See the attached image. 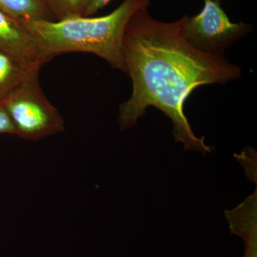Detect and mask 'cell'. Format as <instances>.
I'll list each match as a JSON object with an SVG mask.
<instances>
[{
	"instance_id": "obj_11",
	"label": "cell",
	"mask_w": 257,
	"mask_h": 257,
	"mask_svg": "<svg viewBox=\"0 0 257 257\" xmlns=\"http://www.w3.org/2000/svg\"><path fill=\"white\" fill-rule=\"evenodd\" d=\"M40 1L42 2V3H43V4L45 5V6H46L47 9L49 10V8H50L51 0H40Z\"/></svg>"
},
{
	"instance_id": "obj_10",
	"label": "cell",
	"mask_w": 257,
	"mask_h": 257,
	"mask_svg": "<svg viewBox=\"0 0 257 257\" xmlns=\"http://www.w3.org/2000/svg\"><path fill=\"white\" fill-rule=\"evenodd\" d=\"M111 0H89L83 17H90L106 6Z\"/></svg>"
},
{
	"instance_id": "obj_9",
	"label": "cell",
	"mask_w": 257,
	"mask_h": 257,
	"mask_svg": "<svg viewBox=\"0 0 257 257\" xmlns=\"http://www.w3.org/2000/svg\"><path fill=\"white\" fill-rule=\"evenodd\" d=\"M0 134L15 135L14 126L2 103H0Z\"/></svg>"
},
{
	"instance_id": "obj_8",
	"label": "cell",
	"mask_w": 257,
	"mask_h": 257,
	"mask_svg": "<svg viewBox=\"0 0 257 257\" xmlns=\"http://www.w3.org/2000/svg\"><path fill=\"white\" fill-rule=\"evenodd\" d=\"M89 0H51L50 10L55 21L84 15Z\"/></svg>"
},
{
	"instance_id": "obj_12",
	"label": "cell",
	"mask_w": 257,
	"mask_h": 257,
	"mask_svg": "<svg viewBox=\"0 0 257 257\" xmlns=\"http://www.w3.org/2000/svg\"><path fill=\"white\" fill-rule=\"evenodd\" d=\"M219 1H220V2H221V1H222V0H219Z\"/></svg>"
},
{
	"instance_id": "obj_4",
	"label": "cell",
	"mask_w": 257,
	"mask_h": 257,
	"mask_svg": "<svg viewBox=\"0 0 257 257\" xmlns=\"http://www.w3.org/2000/svg\"><path fill=\"white\" fill-rule=\"evenodd\" d=\"M219 0H204L199 14L184 24V35L197 50L211 55H224V50L253 30L243 22L231 23Z\"/></svg>"
},
{
	"instance_id": "obj_1",
	"label": "cell",
	"mask_w": 257,
	"mask_h": 257,
	"mask_svg": "<svg viewBox=\"0 0 257 257\" xmlns=\"http://www.w3.org/2000/svg\"><path fill=\"white\" fill-rule=\"evenodd\" d=\"M147 8L137 10L125 29L123 55L133 92L119 104V127H133L154 106L172 121L176 143H182L186 150L210 153L212 148L206 145L204 137L194 135L184 114V103L197 87L239 79L241 67L224 55L193 47L184 35L187 15L162 23L152 18Z\"/></svg>"
},
{
	"instance_id": "obj_3",
	"label": "cell",
	"mask_w": 257,
	"mask_h": 257,
	"mask_svg": "<svg viewBox=\"0 0 257 257\" xmlns=\"http://www.w3.org/2000/svg\"><path fill=\"white\" fill-rule=\"evenodd\" d=\"M41 64L32 67L23 82L2 102L14 126L15 135L37 140L62 133L63 116L47 99L40 87Z\"/></svg>"
},
{
	"instance_id": "obj_5",
	"label": "cell",
	"mask_w": 257,
	"mask_h": 257,
	"mask_svg": "<svg viewBox=\"0 0 257 257\" xmlns=\"http://www.w3.org/2000/svg\"><path fill=\"white\" fill-rule=\"evenodd\" d=\"M0 52L31 67L47 63L21 22L0 10Z\"/></svg>"
},
{
	"instance_id": "obj_2",
	"label": "cell",
	"mask_w": 257,
	"mask_h": 257,
	"mask_svg": "<svg viewBox=\"0 0 257 257\" xmlns=\"http://www.w3.org/2000/svg\"><path fill=\"white\" fill-rule=\"evenodd\" d=\"M150 0H124L112 13L99 18L74 17L50 20H22L47 62L61 54L87 52L126 74L123 39L134 13L148 7Z\"/></svg>"
},
{
	"instance_id": "obj_6",
	"label": "cell",
	"mask_w": 257,
	"mask_h": 257,
	"mask_svg": "<svg viewBox=\"0 0 257 257\" xmlns=\"http://www.w3.org/2000/svg\"><path fill=\"white\" fill-rule=\"evenodd\" d=\"M33 67H27L11 56L0 52V103L20 85Z\"/></svg>"
},
{
	"instance_id": "obj_7",
	"label": "cell",
	"mask_w": 257,
	"mask_h": 257,
	"mask_svg": "<svg viewBox=\"0 0 257 257\" xmlns=\"http://www.w3.org/2000/svg\"><path fill=\"white\" fill-rule=\"evenodd\" d=\"M0 10L18 20L55 21L40 0H0Z\"/></svg>"
}]
</instances>
